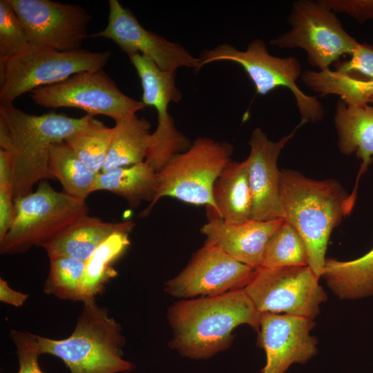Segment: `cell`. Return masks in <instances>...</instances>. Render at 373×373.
Wrapping results in <instances>:
<instances>
[{
  "label": "cell",
  "instance_id": "6da1fadb",
  "mask_svg": "<svg viewBox=\"0 0 373 373\" xmlns=\"http://www.w3.org/2000/svg\"><path fill=\"white\" fill-rule=\"evenodd\" d=\"M260 314L243 289L179 301L168 312L173 333L169 345L184 357L209 358L230 345L236 327L258 331Z\"/></svg>",
  "mask_w": 373,
  "mask_h": 373
},
{
  "label": "cell",
  "instance_id": "7a4b0ae2",
  "mask_svg": "<svg viewBox=\"0 0 373 373\" xmlns=\"http://www.w3.org/2000/svg\"><path fill=\"white\" fill-rule=\"evenodd\" d=\"M93 117H70L54 111L35 115L13 104H0V149L11 156L15 199L32 192L36 183L53 178L48 169L50 146L65 142Z\"/></svg>",
  "mask_w": 373,
  "mask_h": 373
},
{
  "label": "cell",
  "instance_id": "3957f363",
  "mask_svg": "<svg viewBox=\"0 0 373 373\" xmlns=\"http://www.w3.org/2000/svg\"><path fill=\"white\" fill-rule=\"evenodd\" d=\"M347 196L335 180H313L290 169L280 171L283 219L300 236L308 266L320 278L332 232L348 214Z\"/></svg>",
  "mask_w": 373,
  "mask_h": 373
},
{
  "label": "cell",
  "instance_id": "277c9868",
  "mask_svg": "<svg viewBox=\"0 0 373 373\" xmlns=\"http://www.w3.org/2000/svg\"><path fill=\"white\" fill-rule=\"evenodd\" d=\"M83 309L72 334L64 339L35 334L41 354L60 358L70 373H119L133 370V364L123 358L125 344L121 325L98 305L96 298L83 302Z\"/></svg>",
  "mask_w": 373,
  "mask_h": 373
},
{
  "label": "cell",
  "instance_id": "5b68a950",
  "mask_svg": "<svg viewBox=\"0 0 373 373\" xmlns=\"http://www.w3.org/2000/svg\"><path fill=\"white\" fill-rule=\"evenodd\" d=\"M86 200L56 191L47 180L35 191L15 199V217L4 238L1 254L14 255L42 247L87 216Z\"/></svg>",
  "mask_w": 373,
  "mask_h": 373
},
{
  "label": "cell",
  "instance_id": "8992f818",
  "mask_svg": "<svg viewBox=\"0 0 373 373\" xmlns=\"http://www.w3.org/2000/svg\"><path fill=\"white\" fill-rule=\"evenodd\" d=\"M232 153L233 146L227 142L197 137L188 149L175 155L157 172L153 200L140 216H147L164 197L194 205L204 204L208 211H215L213 184L231 161Z\"/></svg>",
  "mask_w": 373,
  "mask_h": 373
},
{
  "label": "cell",
  "instance_id": "52a82bcc",
  "mask_svg": "<svg viewBox=\"0 0 373 373\" xmlns=\"http://www.w3.org/2000/svg\"><path fill=\"white\" fill-rule=\"evenodd\" d=\"M111 55V51L62 52L31 46L0 61V104H13L25 93L61 82L77 73L102 69Z\"/></svg>",
  "mask_w": 373,
  "mask_h": 373
},
{
  "label": "cell",
  "instance_id": "ba28073f",
  "mask_svg": "<svg viewBox=\"0 0 373 373\" xmlns=\"http://www.w3.org/2000/svg\"><path fill=\"white\" fill-rule=\"evenodd\" d=\"M200 68L205 64L218 61H230L242 66L253 82L256 91L265 95L278 87L288 88L293 93L303 119L316 123L324 117V108L313 96L305 93L296 84L303 73L298 59L294 56L278 57L269 54L265 43L256 39L245 50H239L223 44L204 50L199 57Z\"/></svg>",
  "mask_w": 373,
  "mask_h": 373
},
{
  "label": "cell",
  "instance_id": "9c48e42d",
  "mask_svg": "<svg viewBox=\"0 0 373 373\" xmlns=\"http://www.w3.org/2000/svg\"><path fill=\"white\" fill-rule=\"evenodd\" d=\"M287 21L289 30L269 44L280 48L304 50L309 64L319 70L329 68L343 55H351L359 43L321 0L294 1Z\"/></svg>",
  "mask_w": 373,
  "mask_h": 373
},
{
  "label": "cell",
  "instance_id": "30bf717a",
  "mask_svg": "<svg viewBox=\"0 0 373 373\" xmlns=\"http://www.w3.org/2000/svg\"><path fill=\"white\" fill-rule=\"evenodd\" d=\"M308 266L256 268L243 289L261 313L314 320L327 294Z\"/></svg>",
  "mask_w": 373,
  "mask_h": 373
},
{
  "label": "cell",
  "instance_id": "8fae6325",
  "mask_svg": "<svg viewBox=\"0 0 373 373\" xmlns=\"http://www.w3.org/2000/svg\"><path fill=\"white\" fill-rule=\"evenodd\" d=\"M30 97L47 108H79L93 117H110L115 122L145 107L142 101L124 94L102 69L81 72L61 82L37 88Z\"/></svg>",
  "mask_w": 373,
  "mask_h": 373
},
{
  "label": "cell",
  "instance_id": "7c38bea8",
  "mask_svg": "<svg viewBox=\"0 0 373 373\" xmlns=\"http://www.w3.org/2000/svg\"><path fill=\"white\" fill-rule=\"evenodd\" d=\"M30 46L62 52L81 50L91 16L79 5L50 0H8Z\"/></svg>",
  "mask_w": 373,
  "mask_h": 373
},
{
  "label": "cell",
  "instance_id": "4fadbf2b",
  "mask_svg": "<svg viewBox=\"0 0 373 373\" xmlns=\"http://www.w3.org/2000/svg\"><path fill=\"white\" fill-rule=\"evenodd\" d=\"M106 26L93 37L112 40L129 57L140 54L151 59L164 70L176 72L180 67L200 69L201 59L182 45L145 29L133 13L117 0L108 1Z\"/></svg>",
  "mask_w": 373,
  "mask_h": 373
},
{
  "label": "cell",
  "instance_id": "5bb4252c",
  "mask_svg": "<svg viewBox=\"0 0 373 373\" xmlns=\"http://www.w3.org/2000/svg\"><path fill=\"white\" fill-rule=\"evenodd\" d=\"M256 269L245 265L218 247L205 242L186 267L165 284V291L182 298L214 296L243 289Z\"/></svg>",
  "mask_w": 373,
  "mask_h": 373
},
{
  "label": "cell",
  "instance_id": "9a60e30c",
  "mask_svg": "<svg viewBox=\"0 0 373 373\" xmlns=\"http://www.w3.org/2000/svg\"><path fill=\"white\" fill-rule=\"evenodd\" d=\"M313 320L275 313H261L258 342L266 363L260 373H285L294 363L305 364L318 352V341L310 334Z\"/></svg>",
  "mask_w": 373,
  "mask_h": 373
},
{
  "label": "cell",
  "instance_id": "2e32d148",
  "mask_svg": "<svg viewBox=\"0 0 373 373\" xmlns=\"http://www.w3.org/2000/svg\"><path fill=\"white\" fill-rule=\"evenodd\" d=\"M307 122H300L277 142L268 138L260 128H255L249 142L250 153L246 159L252 197L251 219L271 220L283 218L280 198V171L277 160L286 144Z\"/></svg>",
  "mask_w": 373,
  "mask_h": 373
},
{
  "label": "cell",
  "instance_id": "e0dca14e",
  "mask_svg": "<svg viewBox=\"0 0 373 373\" xmlns=\"http://www.w3.org/2000/svg\"><path fill=\"white\" fill-rule=\"evenodd\" d=\"M200 231L206 242L216 245L236 260L254 269L261 267L267 246L284 220L249 219L231 224L219 217H208Z\"/></svg>",
  "mask_w": 373,
  "mask_h": 373
},
{
  "label": "cell",
  "instance_id": "ac0fdd59",
  "mask_svg": "<svg viewBox=\"0 0 373 373\" xmlns=\"http://www.w3.org/2000/svg\"><path fill=\"white\" fill-rule=\"evenodd\" d=\"M334 119L341 153L344 155L355 153L362 161L354 187L346 201L349 214L357 198L359 180L372 162L373 106L369 104L350 106L341 99L337 102Z\"/></svg>",
  "mask_w": 373,
  "mask_h": 373
},
{
  "label": "cell",
  "instance_id": "d6986e66",
  "mask_svg": "<svg viewBox=\"0 0 373 373\" xmlns=\"http://www.w3.org/2000/svg\"><path fill=\"white\" fill-rule=\"evenodd\" d=\"M132 221L104 222L88 215L44 245L48 256H67L86 261L111 236L117 232H131L135 227Z\"/></svg>",
  "mask_w": 373,
  "mask_h": 373
},
{
  "label": "cell",
  "instance_id": "ffe728a7",
  "mask_svg": "<svg viewBox=\"0 0 373 373\" xmlns=\"http://www.w3.org/2000/svg\"><path fill=\"white\" fill-rule=\"evenodd\" d=\"M215 211L208 217H219L231 224L251 219L252 197L246 160L229 162L216 180L212 191Z\"/></svg>",
  "mask_w": 373,
  "mask_h": 373
},
{
  "label": "cell",
  "instance_id": "44dd1931",
  "mask_svg": "<svg viewBox=\"0 0 373 373\" xmlns=\"http://www.w3.org/2000/svg\"><path fill=\"white\" fill-rule=\"evenodd\" d=\"M156 171L146 161L98 173L92 191H108L124 198L131 207L153 201Z\"/></svg>",
  "mask_w": 373,
  "mask_h": 373
},
{
  "label": "cell",
  "instance_id": "7402d4cb",
  "mask_svg": "<svg viewBox=\"0 0 373 373\" xmlns=\"http://www.w3.org/2000/svg\"><path fill=\"white\" fill-rule=\"evenodd\" d=\"M329 288L341 299L373 295V247L363 256L348 261L327 258L321 274Z\"/></svg>",
  "mask_w": 373,
  "mask_h": 373
},
{
  "label": "cell",
  "instance_id": "603a6c76",
  "mask_svg": "<svg viewBox=\"0 0 373 373\" xmlns=\"http://www.w3.org/2000/svg\"><path fill=\"white\" fill-rule=\"evenodd\" d=\"M151 124L136 115L115 122L106 160L101 172L145 161L151 141Z\"/></svg>",
  "mask_w": 373,
  "mask_h": 373
},
{
  "label": "cell",
  "instance_id": "cb8c5ba5",
  "mask_svg": "<svg viewBox=\"0 0 373 373\" xmlns=\"http://www.w3.org/2000/svg\"><path fill=\"white\" fill-rule=\"evenodd\" d=\"M130 233H115L85 261L81 285L85 300L102 294L108 283L117 275L113 265L130 245Z\"/></svg>",
  "mask_w": 373,
  "mask_h": 373
},
{
  "label": "cell",
  "instance_id": "d4e9b609",
  "mask_svg": "<svg viewBox=\"0 0 373 373\" xmlns=\"http://www.w3.org/2000/svg\"><path fill=\"white\" fill-rule=\"evenodd\" d=\"M48 169L66 193L83 200L93 193L98 173L89 169L65 142L52 144L49 150Z\"/></svg>",
  "mask_w": 373,
  "mask_h": 373
},
{
  "label": "cell",
  "instance_id": "484cf974",
  "mask_svg": "<svg viewBox=\"0 0 373 373\" xmlns=\"http://www.w3.org/2000/svg\"><path fill=\"white\" fill-rule=\"evenodd\" d=\"M301 80L309 88L323 96L336 95L350 106L369 104L373 97V79L360 80L329 68L323 70H305Z\"/></svg>",
  "mask_w": 373,
  "mask_h": 373
},
{
  "label": "cell",
  "instance_id": "4316f807",
  "mask_svg": "<svg viewBox=\"0 0 373 373\" xmlns=\"http://www.w3.org/2000/svg\"><path fill=\"white\" fill-rule=\"evenodd\" d=\"M113 129L94 117L83 128L65 140L89 169L100 173L105 164Z\"/></svg>",
  "mask_w": 373,
  "mask_h": 373
},
{
  "label": "cell",
  "instance_id": "83f0119b",
  "mask_svg": "<svg viewBox=\"0 0 373 373\" xmlns=\"http://www.w3.org/2000/svg\"><path fill=\"white\" fill-rule=\"evenodd\" d=\"M50 269L44 291L62 300H85L82 280L85 261L67 256L50 257Z\"/></svg>",
  "mask_w": 373,
  "mask_h": 373
},
{
  "label": "cell",
  "instance_id": "f1b7e54d",
  "mask_svg": "<svg viewBox=\"0 0 373 373\" xmlns=\"http://www.w3.org/2000/svg\"><path fill=\"white\" fill-rule=\"evenodd\" d=\"M308 265L305 245L297 231L285 220L271 238L261 267L277 268Z\"/></svg>",
  "mask_w": 373,
  "mask_h": 373
},
{
  "label": "cell",
  "instance_id": "f546056e",
  "mask_svg": "<svg viewBox=\"0 0 373 373\" xmlns=\"http://www.w3.org/2000/svg\"><path fill=\"white\" fill-rule=\"evenodd\" d=\"M31 47L26 31L8 0L0 1V61Z\"/></svg>",
  "mask_w": 373,
  "mask_h": 373
},
{
  "label": "cell",
  "instance_id": "4dcf8cb0",
  "mask_svg": "<svg viewBox=\"0 0 373 373\" xmlns=\"http://www.w3.org/2000/svg\"><path fill=\"white\" fill-rule=\"evenodd\" d=\"M10 338L16 347L19 369L16 373H44L39 365L41 355L35 334L12 329Z\"/></svg>",
  "mask_w": 373,
  "mask_h": 373
},
{
  "label": "cell",
  "instance_id": "1f68e13d",
  "mask_svg": "<svg viewBox=\"0 0 373 373\" xmlns=\"http://www.w3.org/2000/svg\"><path fill=\"white\" fill-rule=\"evenodd\" d=\"M350 57L336 63L335 70L356 79H373V46L358 43Z\"/></svg>",
  "mask_w": 373,
  "mask_h": 373
},
{
  "label": "cell",
  "instance_id": "d6a6232c",
  "mask_svg": "<svg viewBox=\"0 0 373 373\" xmlns=\"http://www.w3.org/2000/svg\"><path fill=\"white\" fill-rule=\"evenodd\" d=\"M334 12H343L359 23L373 19V0H321Z\"/></svg>",
  "mask_w": 373,
  "mask_h": 373
},
{
  "label": "cell",
  "instance_id": "836d02e7",
  "mask_svg": "<svg viewBox=\"0 0 373 373\" xmlns=\"http://www.w3.org/2000/svg\"><path fill=\"white\" fill-rule=\"evenodd\" d=\"M15 217L13 188H0V241L12 225Z\"/></svg>",
  "mask_w": 373,
  "mask_h": 373
},
{
  "label": "cell",
  "instance_id": "e575fe53",
  "mask_svg": "<svg viewBox=\"0 0 373 373\" xmlns=\"http://www.w3.org/2000/svg\"><path fill=\"white\" fill-rule=\"evenodd\" d=\"M28 298V294L12 289L6 280L0 278V300L2 303L19 307L23 305Z\"/></svg>",
  "mask_w": 373,
  "mask_h": 373
},
{
  "label": "cell",
  "instance_id": "d590c367",
  "mask_svg": "<svg viewBox=\"0 0 373 373\" xmlns=\"http://www.w3.org/2000/svg\"><path fill=\"white\" fill-rule=\"evenodd\" d=\"M372 104V106H373V97L370 99V102H369V104Z\"/></svg>",
  "mask_w": 373,
  "mask_h": 373
}]
</instances>
